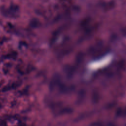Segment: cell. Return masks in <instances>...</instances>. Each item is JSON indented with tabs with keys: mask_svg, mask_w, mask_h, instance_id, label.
I'll return each mask as SVG.
<instances>
[{
	"mask_svg": "<svg viewBox=\"0 0 126 126\" xmlns=\"http://www.w3.org/2000/svg\"><path fill=\"white\" fill-rule=\"evenodd\" d=\"M61 83V80L60 75L59 74L54 75L49 85L50 90L51 91L53 90L56 86H59Z\"/></svg>",
	"mask_w": 126,
	"mask_h": 126,
	"instance_id": "1",
	"label": "cell"
},
{
	"mask_svg": "<svg viewBox=\"0 0 126 126\" xmlns=\"http://www.w3.org/2000/svg\"><path fill=\"white\" fill-rule=\"evenodd\" d=\"M64 71L66 73L68 78L71 79L73 77V75L74 74L75 68L74 67L71 65H67L64 68Z\"/></svg>",
	"mask_w": 126,
	"mask_h": 126,
	"instance_id": "2",
	"label": "cell"
},
{
	"mask_svg": "<svg viewBox=\"0 0 126 126\" xmlns=\"http://www.w3.org/2000/svg\"><path fill=\"white\" fill-rule=\"evenodd\" d=\"M99 99V94L97 91H94L92 95V102L93 104H96L98 103Z\"/></svg>",
	"mask_w": 126,
	"mask_h": 126,
	"instance_id": "3",
	"label": "cell"
},
{
	"mask_svg": "<svg viewBox=\"0 0 126 126\" xmlns=\"http://www.w3.org/2000/svg\"><path fill=\"white\" fill-rule=\"evenodd\" d=\"M84 56L82 52H79L77 54L76 57V59H75L76 64L77 65H80L81 63H82L84 59Z\"/></svg>",
	"mask_w": 126,
	"mask_h": 126,
	"instance_id": "4",
	"label": "cell"
},
{
	"mask_svg": "<svg viewBox=\"0 0 126 126\" xmlns=\"http://www.w3.org/2000/svg\"><path fill=\"white\" fill-rule=\"evenodd\" d=\"M22 84V82L21 81H17L16 82H15L14 83H12L11 85V89H16V88H18V87H19Z\"/></svg>",
	"mask_w": 126,
	"mask_h": 126,
	"instance_id": "5",
	"label": "cell"
},
{
	"mask_svg": "<svg viewBox=\"0 0 126 126\" xmlns=\"http://www.w3.org/2000/svg\"><path fill=\"white\" fill-rule=\"evenodd\" d=\"M39 22L38 21H37L36 20H34L33 21H32L31 23H30V25L33 28H36L39 26Z\"/></svg>",
	"mask_w": 126,
	"mask_h": 126,
	"instance_id": "6",
	"label": "cell"
},
{
	"mask_svg": "<svg viewBox=\"0 0 126 126\" xmlns=\"http://www.w3.org/2000/svg\"><path fill=\"white\" fill-rule=\"evenodd\" d=\"M17 53L16 52H12V53L8 55L6 57L8 58L15 59L17 57Z\"/></svg>",
	"mask_w": 126,
	"mask_h": 126,
	"instance_id": "7",
	"label": "cell"
},
{
	"mask_svg": "<svg viewBox=\"0 0 126 126\" xmlns=\"http://www.w3.org/2000/svg\"><path fill=\"white\" fill-rule=\"evenodd\" d=\"M11 89V85H7L6 86H5L3 88V92H7V91H8L9 90Z\"/></svg>",
	"mask_w": 126,
	"mask_h": 126,
	"instance_id": "8",
	"label": "cell"
},
{
	"mask_svg": "<svg viewBox=\"0 0 126 126\" xmlns=\"http://www.w3.org/2000/svg\"><path fill=\"white\" fill-rule=\"evenodd\" d=\"M91 126H101L102 125V124L100 123V122H94L92 123L91 125Z\"/></svg>",
	"mask_w": 126,
	"mask_h": 126,
	"instance_id": "9",
	"label": "cell"
},
{
	"mask_svg": "<svg viewBox=\"0 0 126 126\" xmlns=\"http://www.w3.org/2000/svg\"><path fill=\"white\" fill-rule=\"evenodd\" d=\"M2 84L1 83H0V87H1V85H2Z\"/></svg>",
	"mask_w": 126,
	"mask_h": 126,
	"instance_id": "10",
	"label": "cell"
}]
</instances>
